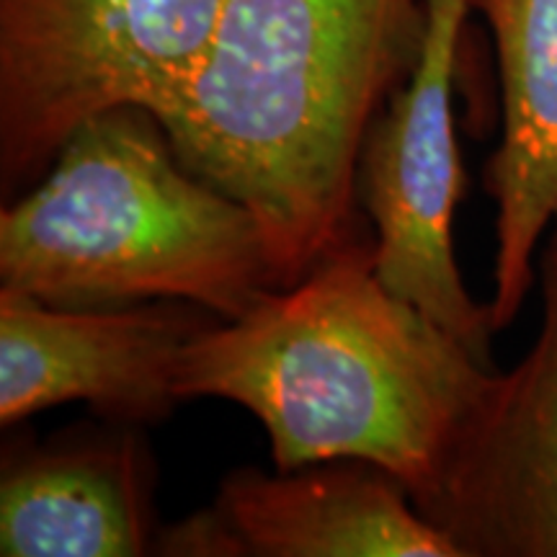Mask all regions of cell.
<instances>
[{
    "mask_svg": "<svg viewBox=\"0 0 557 557\" xmlns=\"http://www.w3.org/2000/svg\"><path fill=\"white\" fill-rule=\"evenodd\" d=\"M421 32L423 0H225L158 116L181 163L256 214L282 289L359 235L361 148Z\"/></svg>",
    "mask_w": 557,
    "mask_h": 557,
    "instance_id": "1",
    "label": "cell"
},
{
    "mask_svg": "<svg viewBox=\"0 0 557 557\" xmlns=\"http://www.w3.org/2000/svg\"><path fill=\"white\" fill-rule=\"evenodd\" d=\"M498 369L393 295L359 235L292 287L186 346L181 403L220 398L267 429L276 470L367 462L416 500Z\"/></svg>",
    "mask_w": 557,
    "mask_h": 557,
    "instance_id": "2",
    "label": "cell"
},
{
    "mask_svg": "<svg viewBox=\"0 0 557 557\" xmlns=\"http://www.w3.org/2000/svg\"><path fill=\"white\" fill-rule=\"evenodd\" d=\"M0 289L75 310L178 299L238 320L282 287L256 214L186 169L152 111L120 107L0 209Z\"/></svg>",
    "mask_w": 557,
    "mask_h": 557,
    "instance_id": "3",
    "label": "cell"
},
{
    "mask_svg": "<svg viewBox=\"0 0 557 557\" xmlns=\"http://www.w3.org/2000/svg\"><path fill=\"white\" fill-rule=\"evenodd\" d=\"M225 0H0V191L37 184L83 122L160 116L205 60Z\"/></svg>",
    "mask_w": 557,
    "mask_h": 557,
    "instance_id": "4",
    "label": "cell"
},
{
    "mask_svg": "<svg viewBox=\"0 0 557 557\" xmlns=\"http://www.w3.org/2000/svg\"><path fill=\"white\" fill-rule=\"evenodd\" d=\"M470 11L472 0H423L418 58L367 132L357 199L374 225L380 282L496 369L491 308L465 287L451 243L465 197L451 90Z\"/></svg>",
    "mask_w": 557,
    "mask_h": 557,
    "instance_id": "5",
    "label": "cell"
},
{
    "mask_svg": "<svg viewBox=\"0 0 557 557\" xmlns=\"http://www.w3.org/2000/svg\"><path fill=\"white\" fill-rule=\"evenodd\" d=\"M542 323L493 374L413 500L462 557H557V227L537 259Z\"/></svg>",
    "mask_w": 557,
    "mask_h": 557,
    "instance_id": "6",
    "label": "cell"
},
{
    "mask_svg": "<svg viewBox=\"0 0 557 557\" xmlns=\"http://www.w3.org/2000/svg\"><path fill=\"white\" fill-rule=\"evenodd\" d=\"M194 302L52 308L0 289V426L88 403L114 423H158L178 406L186 346L218 323Z\"/></svg>",
    "mask_w": 557,
    "mask_h": 557,
    "instance_id": "7",
    "label": "cell"
},
{
    "mask_svg": "<svg viewBox=\"0 0 557 557\" xmlns=\"http://www.w3.org/2000/svg\"><path fill=\"white\" fill-rule=\"evenodd\" d=\"M171 557H462L421 517L398 480L367 462H320L276 475L243 468L205 511L165 527Z\"/></svg>",
    "mask_w": 557,
    "mask_h": 557,
    "instance_id": "8",
    "label": "cell"
},
{
    "mask_svg": "<svg viewBox=\"0 0 557 557\" xmlns=\"http://www.w3.org/2000/svg\"><path fill=\"white\" fill-rule=\"evenodd\" d=\"M496 41L504 129L483 169L496 205L493 329L517 320L557 227V0H472Z\"/></svg>",
    "mask_w": 557,
    "mask_h": 557,
    "instance_id": "9",
    "label": "cell"
},
{
    "mask_svg": "<svg viewBox=\"0 0 557 557\" xmlns=\"http://www.w3.org/2000/svg\"><path fill=\"white\" fill-rule=\"evenodd\" d=\"M152 483L148 447L127 423L5 451L0 555H148L158 540Z\"/></svg>",
    "mask_w": 557,
    "mask_h": 557,
    "instance_id": "10",
    "label": "cell"
}]
</instances>
